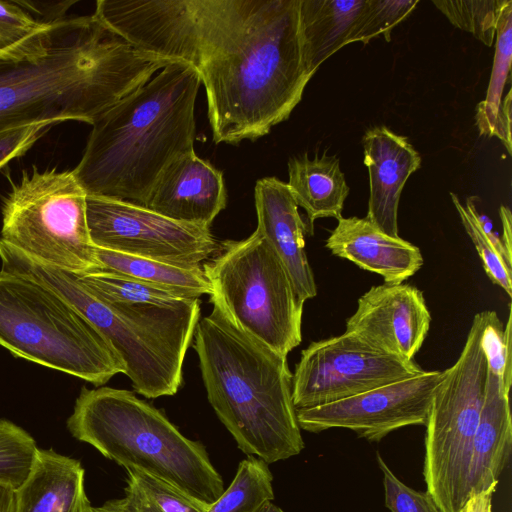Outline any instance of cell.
Segmentation results:
<instances>
[{
    "instance_id": "obj_41",
    "label": "cell",
    "mask_w": 512,
    "mask_h": 512,
    "mask_svg": "<svg viewBox=\"0 0 512 512\" xmlns=\"http://www.w3.org/2000/svg\"><path fill=\"white\" fill-rule=\"evenodd\" d=\"M257 512H284L277 505L272 503V501H266Z\"/></svg>"
},
{
    "instance_id": "obj_17",
    "label": "cell",
    "mask_w": 512,
    "mask_h": 512,
    "mask_svg": "<svg viewBox=\"0 0 512 512\" xmlns=\"http://www.w3.org/2000/svg\"><path fill=\"white\" fill-rule=\"evenodd\" d=\"M256 231L279 257L299 301L314 298L317 287L305 251L306 224L287 183L265 177L254 189Z\"/></svg>"
},
{
    "instance_id": "obj_36",
    "label": "cell",
    "mask_w": 512,
    "mask_h": 512,
    "mask_svg": "<svg viewBox=\"0 0 512 512\" xmlns=\"http://www.w3.org/2000/svg\"><path fill=\"white\" fill-rule=\"evenodd\" d=\"M35 123L0 131V169L23 156L52 126Z\"/></svg>"
},
{
    "instance_id": "obj_1",
    "label": "cell",
    "mask_w": 512,
    "mask_h": 512,
    "mask_svg": "<svg viewBox=\"0 0 512 512\" xmlns=\"http://www.w3.org/2000/svg\"><path fill=\"white\" fill-rule=\"evenodd\" d=\"M133 48L94 13L47 22L0 52V131L92 125L138 84Z\"/></svg>"
},
{
    "instance_id": "obj_35",
    "label": "cell",
    "mask_w": 512,
    "mask_h": 512,
    "mask_svg": "<svg viewBox=\"0 0 512 512\" xmlns=\"http://www.w3.org/2000/svg\"><path fill=\"white\" fill-rule=\"evenodd\" d=\"M42 22L18 1H0V52L42 29Z\"/></svg>"
},
{
    "instance_id": "obj_32",
    "label": "cell",
    "mask_w": 512,
    "mask_h": 512,
    "mask_svg": "<svg viewBox=\"0 0 512 512\" xmlns=\"http://www.w3.org/2000/svg\"><path fill=\"white\" fill-rule=\"evenodd\" d=\"M484 312L485 321L480 341L487 368L498 379L501 389L509 393L512 382L511 305L505 325L495 311Z\"/></svg>"
},
{
    "instance_id": "obj_40",
    "label": "cell",
    "mask_w": 512,
    "mask_h": 512,
    "mask_svg": "<svg viewBox=\"0 0 512 512\" xmlns=\"http://www.w3.org/2000/svg\"><path fill=\"white\" fill-rule=\"evenodd\" d=\"M90 512H126L122 499H113L99 507H92Z\"/></svg>"
},
{
    "instance_id": "obj_39",
    "label": "cell",
    "mask_w": 512,
    "mask_h": 512,
    "mask_svg": "<svg viewBox=\"0 0 512 512\" xmlns=\"http://www.w3.org/2000/svg\"><path fill=\"white\" fill-rule=\"evenodd\" d=\"M15 501V489L0 483V512H14Z\"/></svg>"
},
{
    "instance_id": "obj_3",
    "label": "cell",
    "mask_w": 512,
    "mask_h": 512,
    "mask_svg": "<svg viewBox=\"0 0 512 512\" xmlns=\"http://www.w3.org/2000/svg\"><path fill=\"white\" fill-rule=\"evenodd\" d=\"M200 85L193 66L172 62L101 115L73 169L86 194L144 206L164 168L194 150Z\"/></svg>"
},
{
    "instance_id": "obj_15",
    "label": "cell",
    "mask_w": 512,
    "mask_h": 512,
    "mask_svg": "<svg viewBox=\"0 0 512 512\" xmlns=\"http://www.w3.org/2000/svg\"><path fill=\"white\" fill-rule=\"evenodd\" d=\"M430 323L431 314L421 290L408 284L383 283L372 286L358 299L345 332L378 351L413 360Z\"/></svg>"
},
{
    "instance_id": "obj_13",
    "label": "cell",
    "mask_w": 512,
    "mask_h": 512,
    "mask_svg": "<svg viewBox=\"0 0 512 512\" xmlns=\"http://www.w3.org/2000/svg\"><path fill=\"white\" fill-rule=\"evenodd\" d=\"M423 371L413 360L378 351L344 332L302 350L292 376L293 404L296 410L329 404Z\"/></svg>"
},
{
    "instance_id": "obj_4",
    "label": "cell",
    "mask_w": 512,
    "mask_h": 512,
    "mask_svg": "<svg viewBox=\"0 0 512 512\" xmlns=\"http://www.w3.org/2000/svg\"><path fill=\"white\" fill-rule=\"evenodd\" d=\"M193 338L208 401L238 448L267 464L298 455L304 441L287 357L242 331L216 304Z\"/></svg>"
},
{
    "instance_id": "obj_38",
    "label": "cell",
    "mask_w": 512,
    "mask_h": 512,
    "mask_svg": "<svg viewBox=\"0 0 512 512\" xmlns=\"http://www.w3.org/2000/svg\"><path fill=\"white\" fill-rule=\"evenodd\" d=\"M494 492L487 490L471 495L460 512H492Z\"/></svg>"
},
{
    "instance_id": "obj_19",
    "label": "cell",
    "mask_w": 512,
    "mask_h": 512,
    "mask_svg": "<svg viewBox=\"0 0 512 512\" xmlns=\"http://www.w3.org/2000/svg\"><path fill=\"white\" fill-rule=\"evenodd\" d=\"M325 246L333 255L380 275L388 284L404 282L424 263L417 246L385 234L366 217L338 219Z\"/></svg>"
},
{
    "instance_id": "obj_2",
    "label": "cell",
    "mask_w": 512,
    "mask_h": 512,
    "mask_svg": "<svg viewBox=\"0 0 512 512\" xmlns=\"http://www.w3.org/2000/svg\"><path fill=\"white\" fill-rule=\"evenodd\" d=\"M197 71L216 144L254 141L287 120L311 79L298 32L299 0H234Z\"/></svg>"
},
{
    "instance_id": "obj_8",
    "label": "cell",
    "mask_w": 512,
    "mask_h": 512,
    "mask_svg": "<svg viewBox=\"0 0 512 512\" xmlns=\"http://www.w3.org/2000/svg\"><path fill=\"white\" fill-rule=\"evenodd\" d=\"M202 268L211 285L210 301L238 328L285 357L301 343L304 304L256 230L244 240L221 242Z\"/></svg>"
},
{
    "instance_id": "obj_21",
    "label": "cell",
    "mask_w": 512,
    "mask_h": 512,
    "mask_svg": "<svg viewBox=\"0 0 512 512\" xmlns=\"http://www.w3.org/2000/svg\"><path fill=\"white\" fill-rule=\"evenodd\" d=\"M512 419L509 393L488 371L484 400L472 444L469 495L496 491L511 454ZM469 496V497H470Z\"/></svg>"
},
{
    "instance_id": "obj_24",
    "label": "cell",
    "mask_w": 512,
    "mask_h": 512,
    "mask_svg": "<svg viewBox=\"0 0 512 512\" xmlns=\"http://www.w3.org/2000/svg\"><path fill=\"white\" fill-rule=\"evenodd\" d=\"M101 269L136 278L186 299L211 294L203 268H182L96 247Z\"/></svg>"
},
{
    "instance_id": "obj_18",
    "label": "cell",
    "mask_w": 512,
    "mask_h": 512,
    "mask_svg": "<svg viewBox=\"0 0 512 512\" xmlns=\"http://www.w3.org/2000/svg\"><path fill=\"white\" fill-rule=\"evenodd\" d=\"M369 175L366 218L385 234L398 237V206L405 182L421 165L419 153L404 136L385 126L366 131L362 139Z\"/></svg>"
},
{
    "instance_id": "obj_26",
    "label": "cell",
    "mask_w": 512,
    "mask_h": 512,
    "mask_svg": "<svg viewBox=\"0 0 512 512\" xmlns=\"http://www.w3.org/2000/svg\"><path fill=\"white\" fill-rule=\"evenodd\" d=\"M126 512H207L210 505L169 482L138 469H127L123 498Z\"/></svg>"
},
{
    "instance_id": "obj_12",
    "label": "cell",
    "mask_w": 512,
    "mask_h": 512,
    "mask_svg": "<svg viewBox=\"0 0 512 512\" xmlns=\"http://www.w3.org/2000/svg\"><path fill=\"white\" fill-rule=\"evenodd\" d=\"M86 218L95 247L177 267L200 268L221 246L209 228L124 200L87 195Z\"/></svg>"
},
{
    "instance_id": "obj_14",
    "label": "cell",
    "mask_w": 512,
    "mask_h": 512,
    "mask_svg": "<svg viewBox=\"0 0 512 512\" xmlns=\"http://www.w3.org/2000/svg\"><path fill=\"white\" fill-rule=\"evenodd\" d=\"M443 371L422 373L329 404L296 410L301 429L318 433L352 430L368 441H380L406 426L426 425Z\"/></svg>"
},
{
    "instance_id": "obj_11",
    "label": "cell",
    "mask_w": 512,
    "mask_h": 512,
    "mask_svg": "<svg viewBox=\"0 0 512 512\" xmlns=\"http://www.w3.org/2000/svg\"><path fill=\"white\" fill-rule=\"evenodd\" d=\"M231 0H98L94 14L139 50L199 67Z\"/></svg>"
},
{
    "instance_id": "obj_37",
    "label": "cell",
    "mask_w": 512,
    "mask_h": 512,
    "mask_svg": "<svg viewBox=\"0 0 512 512\" xmlns=\"http://www.w3.org/2000/svg\"><path fill=\"white\" fill-rule=\"evenodd\" d=\"M499 215L502 223L501 242L504 248L505 257L510 266H512V231H511V212L506 206H501Z\"/></svg>"
},
{
    "instance_id": "obj_9",
    "label": "cell",
    "mask_w": 512,
    "mask_h": 512,
    "mask_svg": "<svg viewBox=\"0 0 512 512\" xmlns=\"http://www.w3.org/2000/svg\"><path fill=\"white\" fill-rule=\"evenodd\" d=\"M87 194L73 170L33 166L12 183L1 205L0 239L59 269H101L86 218Z\"/></svg>"
},
{
    "instance_id": "obj_30",
    "label": "cell",
    "mask_w": 512,
    "mask_h": 512,
    "mask_svg": "<svg viewBox=\"0 0 512 512\" xmlns=\"http://www.w3.org/2000/svg\"><path fill=\"white\" fill-rule=\"evenodd\" d=\"M38 447L33 437L11 421L0 419V483L17 489L28 477Z\"/></svg>"
},
{
    "instance_id": "obj_34",
    "label": "cell",
    "mask_w": 512,
    "mask_h": 512,
    "mask_svg": "<svg viewBox=\"0 0 512 512\" xmlns=\"http://www.w3.org/2000/svg\"><path fill=\"white\" fill-rule=\"evenodd\" d=\"M377 463L383 474L385 506L391 512H442L427 491H416L400 481L379 453Z\"/></svg>"
},
{
    "instance_id": "obj_23",
    "label": "cell",
    "mask_w": 512,
    "mask_h": 512,
    "mask_svg": "<svg viewBox=\"0 0 512 512\" xmlns=\"http://www.w3.org/2000/svg\"><path fill=\"white\" fill-rule=\"evenodd\" d=\"M288 186L298 205L307 214L310 230L319 218L342 217L349 187L336 156L307 154L288 162Z\"/></svg>"
},
{
    "instance_id": "obj_16",
    "label": "cell",
    "mask_w": 512,
    "mask_h": 512,
    "mask_svg": "<svg viewBox=\"0 0 512 512\" xmlns=\"http://www.w3.org/2000/svg\"><path fill=\"white\" fill-rule=\"evenodd\" d=\"M226 204L222 172L191 150L164 168L144 207L169 219L210 229Z\"/></svg>"
},
{
    "instance_id": "obj_25",
    "label": "cell",
    "mask_w": 512,
    "mask_h": 512,
    "mask_svg": "<svg viewBox=\"0 0 512 512\" xmlns=\"http://www.w3.org/2000/svg\"><path fill=\"white\" fill-rule=\"evenodd\" d=\"M512 58V1L503 6L496 28L493 67L486 97L477 106L476 124L481 135L496 136L503 142L502 93L510 74Z\"/></svg>"
},
{
    "instance_id": "obj_22",
    "label": "cell",
    "mask_w": 512,
    "mask_h": 512,
    "mask_svg": "<svg viewBox=\"0 0 512 512\" xmlns=\"http://www.w3.org/2000/svg\"><path fill=\"white\" fill-rule=\"evenodd\" d=\"M365 3L366 0H299L301 57L309 77L326 59L350 44Z\"/></svg>"
},
{
    "instance_id": "obj_10",
    "label": "cell",
    "mask_w": 512,
    "mask_h": 512,
    "mask_svg": "<svg viewBox=\"0 0 512 512\" xmlns=\"http://www.w3.org/2000/svg\"><path fill=\"white\" fill-rule=\"evenodd\" d=\"M484 321V311L474 316L457 361L435 391L425 425L423 476L442 512H460L470 496L472 444L488 376L480 341Z\"/></svg>"
},
{
    "instance_id": "obj_6",
    "label": "cell",
    "mask_w": 512,
    "mask_h": 512,
    "mask_svg": "<svg viewBox=\"0 0 512 512\" xmlns=\"http://www.w3.org/2000/svg\"><path fill=\"white\" fill-rule=\"evenodd\" d=\"M67 427L75 439L126 470L151 474L208 505L225 491L205 446L129 390L83 387Z\"/></svg>"
},
{
    "instance_id": "obj_5",
    "label": "cell",
    "mask_w": 512,
    "mask_h": 512,
    "mask_svg": "<svg viewBox=\"0 0 512 512\" xmlns=\"http://www.w3.org/2000/svg\"><path fill=\"white\" fill-rule=\"evenodd\" d=\"M1 269L49 286L73 305L108 340L125 367L134 390L154 399L177 393L182 367L200 316L198 298L175 304L106 301L77 275L37 260L0 241Z\"/></svg>"
},
{
    "instance_id": "obj_29",
    "label": "cell",
    "mask_w": 512,
    "mask_h": 512,
    "mask_svg": "<svg viewBox=\"0 0 512 512\" xmlns=\"http://www.w3.org/2000/svg\"><path fill=\"white\" fill-rule=\"evenodd\" d=\"M507 0L432 1L455 27L467 31L486 46H492L497 23Z\"/></svg>"
},
{
    "instance_id": "obj_7",
    "label": "cell",
    "mask_w": 512,
    "mask_h": 512,
    "mask_svg": "<svg viewBox=\"0 0 512 512\" xmlns=\"http://www.w3.org/2000/svg\"><path fill=\"white\" fill-rule=\"evenodd\" d=\"M0 346L96 387L125 373L108 340L64 297L38 280L2 269Z\"/></svg>"
},
{
    "instance_id": "obj_31",
    "label": "cell",
    "mask_w": 512,
    "mask_h": 512,
    "mask_svg": "<svg viewBox=\"0 0 512 512\" xmlns=\"http://www.w3.org/2000/svg\"><path fill=\"white\" fill-rule=\"evenodd\" d=\"M451 198L463 227L474 243L487 276L511 297V267L482 229L478 220V210L475 206L474 197L467 198L465 205L460 202L456 194L451 193Z\"/></svg>"
},
{
    "instance_id": "obj_33",
    "label": "cell",
    "mask_w": 512,
    "mask_h": 512,
    "mask_svg": "<svg viewBox=\"0 0 512 512\" xmlns=\"http://www.w3.org/2000/svg\"><path fill=\"white\" fill-rule=\"evenodd\" d=\"M418 3V0H366L350 43L367 44L380 35L389 42L393 28L403 21Z\"/></svg>"
},
{
    "instance_id": "obj_20",
    "label": "cell",
    "mask_w": 512,
    "mask_h": 512,
    "mask_svg": "<svg viewBox=\"0 0 512 512\" xmlns=\"http://www.w3.org/2000/svg\"><path fill=\"white\" fill-rule=\"evenodd\" d=\"M81 463L38 448L26 480L15 489L14 512H90Z\"/></svg>"
},
{
    "instance_id": "obj_27",
    "label": "cell",
    "mask_w": 512,
    "mask_h": 512,
    "mask_svg": "<svg viewBox=\"0 0 512 512\" xmlns=\"http://www.w3.org/2000/svg\"><path fill=\"white\" fill-rule=\"evenodd\" d=\"M273 476L263 460L248 456L237 468L230 486L207 512H257L274 499Z\"/></svg>"
},
{
    "instance_id": "obj_28",
    "label": "cell",
    "mask_w": 512,
    "mask_h": 512,
    "mask_svg": "<svg viewBox=\"0 0 512 512\" xmlns=\"http://www.w3.org/2000/svg\"><path fill=\"white\" fill-rule=\"evenodd\" d=\"M77 278L92 293L109 302L167 306L186 299L136 278L104 269L78 274Z\"/></svg>"
}]
</instances>
